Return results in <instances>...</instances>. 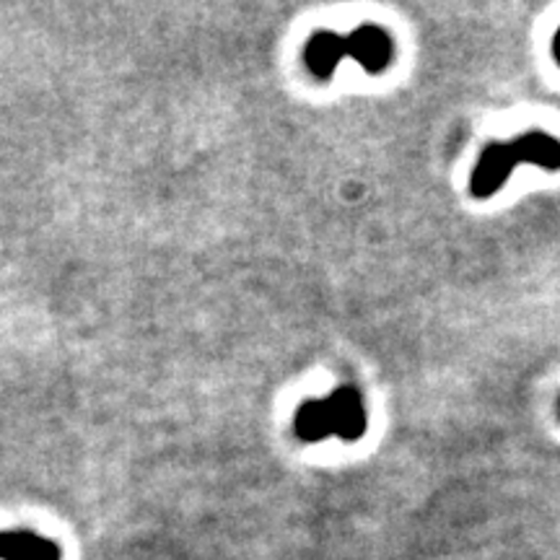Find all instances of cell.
<instances>
[{
	"label": "cell",
	"instance_id": "1",
	"mask_svg": "<svg viewBox=\"0 0 560 560\" xmlns=\"http://www.w3.org/2000/svg\"><path fill=\"white\" fill-rule=\"evenodd\" d=\"M516 164H535L545 172H560V140L548 132H527L509 143H490L475 164L470 192L486 200L506 185Z\"/></svg>",
	"mask_w": 560,
	"mask_h": 560
},
{
	"label": "cell",
	"instance_id": "2",
	"mask_svg": "<svg viewBox=\"0 0 560 560\" xmlns=\"http://www.w3.org/2000/svg\"><path fill=\"white\" fill-rule=\"evenodd\" d=\"M346 55L353 58L366 73L376 75L389 68L392 58H395V45L392 37L380 26H359L353 34L346 37Z\"/></svg>",
	"mask_w": 560,
	"mask_h": 560
},
{
	"label": "cell",
	"instance_id": "3",
	"mask_svg": "<svg viewBox=\"0 0 560 560\" xmlns=\"http://www.w3.org/2000/svg\"><path fill=\"white\" fill-rule=\"evenodd\" d=\"M332 418V433L342 441H359L366 433V410L359 389L340 387L325 397Z\"/></svg>",
	"mask_w": 560,
	"mask_h": 560
},
{
	"label": "cell",
	"instance_id": "4",
	"mask_svg": "<svg viewBox=\"0 0 560 560\" xmlns=\"http://www.w3.org/2000/svg\"><path fill=\"white\" fill-rule=\"evenodd\" d=\"M58 542L42 537L37 532L13 529L0 532V560H60Z\"/></svg>",
	"mask_w": 560,
	"mask_h": 560
},
{
	"label": "cell",
	"instance_id": "5",
	"mask_svg": "<svg viewBox=\"0 0 560 560\" xmlns=\"http://www.w3.org/2000/svg\"><path fill=\"white\" fill-rule=\"evenodd\" d=\"M342 58H346V37H340V34L317 32L304 47L306 70L319 81L332 79Z\"/></svg>",
	"mask_w": 560,
	"mask_h": 560
},
{
	"label": "cell",
	"instance_id": "6",
	"mask_svg": "<svg viewBox=\"0 0 560 560\" xmlns=\"http://www.w3.org/2000/svg\"><path fill=\"white\" fill-rule=\"evenodd\" d=\"M293 431L306 444H317V441L332 436V418L327 400H310L301 405L296 418H293Z\"/></svg>",
	"mask_w": 560,
	"mask_h": 560
},
{
	"label": "cell",
	"instance_id": "7",
	"mask_svg": "<svg viewBox=\"0 0 560 560\" xmlns=\"http://www.w3.org/2000/svg\"><path fill=\"white\" fill-rule=\"evenodd\" d=\"M552 55H556V60L560 62V30L556 32V39H552Z\"/></svg>",
	"mask_w": 560,
	"mask_h": 560
},
{
	"label": "cell",
	"instance_id": "8",
	"mask_svg": "<svg viewBox=\"0 0 560 560\" xmlns=\"http://www.w3.org/2000/svg\"><path fill=\"white\" fill-rule=\"evenodd\" d=\"M558 410H560V408H558Z\"/></svg>",
	"mask_w": 560,
	"mask_h": 560
}]
</instances>
